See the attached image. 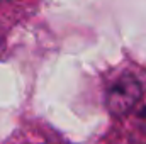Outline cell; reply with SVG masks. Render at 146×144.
<instances>
[{"label": "cell", "mask_w": 146, "mask_h": 144, "mask_svg": "<svg viewBox=\"0 0 146 144\" xmlns=\"http://www.w3.org/2000/svg\"><path fill=\"white\" fill-rule=\"evenodd\" d=\"M143 100V87L133 75L117 76L107 88L106 104L114 115L133 114Z\"/></svg>", "instance_id": "6da1fadb"}, {"label": "cell", "mask_w": 146, "mask_h": 144, "mask_svg": "<svg viewBox=\"0 0 146 144\" xmlns=\"http://www.w3.org/2000/svg\"><path fill=\"white\" fill-rule=\"evenodd\" d=\"M134 112L138 114V119H139V124H141V129H143V131L146 132V102H145V104L141 102V104L138 105V108H136Z\"/></svg>", "instance_id": "7a4b0ae2"}]
</instances>
